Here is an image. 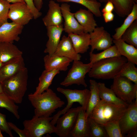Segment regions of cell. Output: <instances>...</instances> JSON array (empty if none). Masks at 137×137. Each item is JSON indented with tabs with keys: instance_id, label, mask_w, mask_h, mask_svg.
<instances>
[{
	"instance_id": "obj_12",
	"label": "cell",
	"mask_w": 137,
	"mask_h": 137,
	"mask_svg": "<svg viewBox=\"0 0 137 137\" xmlns=\"http://www.w3.org/2000/svg\"><path fill=\"white\" fill-rule=\"evenodd\" d=\"M122 134L124 135L137 128V98L129 104L119 119Z\"/></svg>"
},
{
	"instance_id": "obj_10",
	"label": "cell",
	"mask_w": 137,
	"mask_h": 137,
	"mask_svg": "<svg viewBox=\"0 0 137 137\" xmlns=\"http://www.w3.org/2000/svg\"><path fill=\"white\" fill-rule=\"evenodd\" d=\"M8 17L12 22L24 26L33 18L32 14L25 2L10 4Z\"/></svg>"
},
{
	"instance_id": "obj_46",
	"label": "cell",
	"mask_w": 137,
	"mask_h": 137,
	"mask_svg": "<svg viewBox=\"0 0 137 137\" xmlns=\"http://www.w3.org/2000/svg\"><path fill=\"white\" fill-rule=\"evenodd\" d=\"M3 89L2 84L0 83V93L3 92Z\"/></svg>"
},
{
	"instance_id": "obj_48",
	"label": "cell",
	"mask_w": 137,
	"mask_h": 137,
	"mask_svg": "<svg viewBox=\"0 0 137 137\" xmlns=\"http://www.w3.org/2000/svg\"><path fill=\"white\" fill-rule=\"evenodd\" d=\"M3 64L0 61V68L2 66Z\"/></svg>"
},
{
	"instance_id": "obj_22",
	"label": "cell",
	"mask_w": 137,
	"mask_h": 137,
	"mask_svg": "<svg viewBox=\"0 0 137 137\" xmlns=\"http://www.w3.org/2000/svg\"><path fill=\"white\" fill-rule=\"evenodd\" d=\"M113 43L121 56L125 57L128 61L137 64V48L123 41L121 38L113 39Z\"/></svg>"
},
{
	"instance_id": "obj_38",
	"label": "cell",
	"mask_w": 137,
	"mask_h": 137,
	"mask_svg": "<svg viewBox=\"0 0 137 137\" xmlns=\"http://www.w3.org/2000/svg\"><path fill=\"white\" fill-rule=\"evenodd\" d=\"M0 129L2 131L8 134L11 137H13L11 130L8 126L6 116L0 112Z\"/></svg>"
},
{
	"instance_id": "obj_8",
	"label": "cell",
	"mask_w": 137,
	"mask_h": 137,
	"mask_svg": "<svg viewBox=\"0 0 137 137\" xmlns=\"http://www.w3.org/2000/svg\"><path fill=\"white\" fill-rule=\"evenodd\" d=\"M92 65L90 62L84 64L80 61H73L71 68L60 84L65 87L73 84L82 85L87 87V85L85 79V76L90 71Z\"/></svg>"
},
{
	"instance_id": "obj_36",
	"label": "cell",
	"mask_w": 137,
	"mask_h": 137,
	"mask_svg": "<svg viewBox=\"0 0 137 137\" xmlns=\"http://www.w3.org/2000/svg\"><path fill=\"white\" fill-rule=\"evenodd\" d=\"M104 126L108 137H124L120 128L119 120L108 123Z\"/></svg>"
},
{
	"instance_id": "obj_13",
	"label": "cell",
	"mask_w": 137,
	"mask_h": 137,
	"mask_svg": "<svg viewBox=\"0 0 137 137\" xmlns=\"http://www.w3.org/2000/svg\"><path fill=\"white\" fill-rule=\"evenodd\" d=\"M60 7L64 21V31L68 34H80L84 32L83 28L76 19L74 13L71 12L70 5L63 3L61 4Z\"/></svg>"
},
{
	"instance_id": "obj_19",
	"label": "cell",
	"mask_w": 137,
	"mask_h": 137,
	"mask_svg": "<svg viewBox=\"0 0 137 137\" xmlns=\"http://www.w3.org/2000/svg\"><path fill=\"white\" fill-rule=\"evenodd\" d=\"M85 110L82 107L79 111L70 137H90L89 126L85 115Z\"/></svg>"
},
{
	"instance_id": "obj_33",
	"label": "cell",
	"mask_w": 137,
	"mask_h": 137,
	"mask_svg": "<svg viewBox=\"0 0 137 137\" xmlns=\"http://www.w3.org/2000/svg\"><path fill=\"white\" fill-rule=\"evenodd\" d=\"M121 38L126 43L137 48V19L125 30Z\"/></svg>"
},
{
	"instance_id": "obj_21",
	"label": "cell",
	"mask_w": 137,
	"mask_h": 137,
	"mask_svg": "<svg viewBox=\"0 0 137 137\" xmlns=\"http://www.w3.org/2000/svg\"><path fill=\"white\" fill-rule=\"evenodd\" d=\"M74 14L76 19L83 28L84 32L90 33L97 26L93 14L89 10L80 8Z\"/></svg>"
},
{
	"instance_id": "obj_29",
	"label": "cell",
	"mask_w": 137,
	"mask_h": 137,
	"mask_svg": "<svg viewBox=\"0 0 137 137\" xmlns=\"http://www.w3.org/2000/svg\"><path fill=\"white\" fill-rule=\"evenodd\" d=\"M127 16L121 26L115 29V33L112 36L113 39L120 38L125 30L137 19V3L134 4L131 11Z\"/></svg>"
},
{
	"instance_id": "obj_4",
	"label": "cell",
	"mask_w": 137,
	"mask_h": 137,
	"mask_svg": "<svg viewBox=\"0 0 137 137\" xmlns=\"http://www.w3.org/2000/svg\"><path fill=\"white\" fill-rule=\"evenodd\" d=\"M127 107L101 100L89 117L104 126L108 123L119 120Z\"/></svg>"
},
{
	"instance_id": "obj_2",
	"label": "cell",
	"mask_w": 137,
	"mask_h": 137,
	"mask_svg": "<svg viewBox=\"0 0 137 137\" xmlns=\"http://www.w3.org/2000/svg\"><path fill=\"white\" fill-rule=\"evenodd\" d=\"M127 61L125 57L122 56L99 61L92 64L88 73L89 76L98 79H113Z\"/></svg>"
},
{
	"instance_id": "obj_11",
	"label": "cell",
	"mask_w": 137,
	"mask_h": 137,
	"mask_svg": "<svg viewBox=\"0 0 137 137\" xmlns=\"http://www.w3.org/2000/svg\"><path fill=\"white\" fill-rule=\"evenodd\" d=\"M89 33L91 52H93L95 49L104 50L112 46L113 39L103 27H96Z\"/></svg>"
},
{
	"instance_id": "obj_27",
	"label": "cell",
	"mask_w": 137,
	"mask_h": 137,
	"mask_svg": "<svg viewBox=\"0 0 137 137\" xmlns=\"http://www.w3.org/2000/svg\"><path fill=\"white\" fill-rule=\"evenodd\" d=\"M101 2L110 1L113 4L115 12L119 16H127L131 11L133 5L137 0H99Z\"/></svg>"
},
{
	"instance_id": "obj_42",
	"label": "cell",
	"mask_w": 137,
	"mask_h": 137,
	"mask_svg": "<svg viewBox=\"0 0 137 137\" xmlns=\"http://www.w3.org/2000/svg\"><path fill=\"white\" fill-rule=\"evenodd\" d=\"M102 16L104 21L106 23L113 21L114 18V15L112 12L103 13Z\"/></svg>"
},
{
	"instance_id": "obj_26",
	"label": "cell",
	"mask_w": 137,
	"mask_h": 137,
	"mask_svg": "<svg viewBox=\"0 0 137 137\" xmlns=\"http://www.w3.org/2000/svg\"><path fill=\"white\" fill-rule=\"evenodd\" d=\"M60 71L58 70H45L39 78V82L36 88L34 94H41L49 88L52 84L55 76L59 74Z\"/></svg>"
},
{
	"instance_id": "obj_43",
	"label": "cell",
	"mask_w": 137,
	"mask_h": 137,
	"mask_svg": "<svg viewBox=\"0 0 137 137\" xmlns=\"http://www.w3.org/2000/svg\"><path fill=\"white\" fill-rule=\"evenodd\" d=\"M34 3L37 9L40 11L42 7L43 0H34Z\"/></svg>"
},
{
	"instance_id": "obj_40",
	"label": "cell",
	"mask_w": 137,
	"mask_h": 137,
	"mask_svg": "<svg viewBox=\"0 0 137 137\" xmlns=\"http://www.w3.org/2000/svg\"><path fill=\"white\" fill-rule=\"evenodd\" d=\"M9 127L17 133L20 137H29L26 131L24 129L21 130L18 128L15 125L11 122H8Z\"/></svg>"
},
{
	"instance_id": "obj_45",
	"label": "cell",
	"mask_w": 137,
	"mask_h": 137,
	"mask_svg": "<svg viewBox=\"0 0 137 137\" xmlns=\"http://www.w3.org/2000/svg\"><path fill=\"white\" fill-rule=\"evenodd\" d=\"M9 3L12 4L18 2H25L24 0H5Z\"/></svg>"
},
{
	"instance_id": "obj_37",
	"label": "cell",
	"mask_w": 137,
	"mask_h": 137,
	"mask_svg": "<svg viewBox=\"0 0 137 137\" xmlns=\"http://www.w3.org/2000/svg\"><path fill=\"white\" fill-rule=\"evenodd\" d=\"M10 3L5 0H0V26L8 22Z\"/></svg>"
},
{
	"instance_id": "obj_34",
	"label": "cell",
	"mask_w": 137,
	"mask_h": 137,
	"mask_svg": "<svg viewBox=\"0 0 137 137\" xmlns=\"http://www.w3.org/2000/svg\"><path fill=\"white\" fill-rule=\"evenodd\" d=\"M14 101L4 92L0 93V108H4L11 113L18 119L20 118L19 107Z\"/></svg>"
},
{
	"instance_id": "obj_6",
	"label": "cell",
	"mask_w": 137,
	"mask_h": 137,
	"mask_svg": "<svg viewBox=\"0 0 137 137\" xmlns=\"http://www.w3.org/2000/svg\"><path fill=\"white\" fill-rule=\"evenodd\" d=\"M53 117L33 116L30 120H25L23 122L29 137H41L46 134L55 133L56 127L50 123Z\"/></svg>"
},
{
	"instance_id": "obj_20",
	"label": "cell",
	"mask_w": 137,
	"mask_h": 137,
	"mask_svg": "<svg viewBox=\"0 0 137 137\" xmlns=\"http://www.w3.org/2000/svg\"><path fill=\"white\" fill-rule=\"evenodd\" d=\"M45 70H58L65 71L73 61L66 57L53 54L50 56L48 54L43 58Z\"/></svg>"
},
{
	"instance_id": "obj_39",
	"label": "cell",
	"mask_w": 137,
	"mask_h": 137,
	"mask_svg": "<svg viewBox=\"0 0 137 137\" xmlns=\"http://www.w3.org/2000/svg\"><path fill=\"white\" fill-rule=\"evenodd\" d=\"M24 1L30 10L34 19H36L41 16L42 13L37 9L34 5V0H24Z\"/></svg>"
},
{
	"instance_id": "obj_17",
	"label": "cell",
	"mask_w": 137,
	"mask_h": 137,
	"mask_svg": "<svg viewBox=\"0 0 137 137\" xmlns=\"http://www.w3.org/2000/svg\"><path fill=\"white\" fill-rule=\"evenodd\" d=\"M48 9L46 15L42 18V21L46 27L58 26L62 24L63 19L59 4L53 0L49 1Z\"/></svg>"
},
{
	"instance_id": "obj_7",
	"label": "cell",
	"mask_w": 137,
	"mask_h": 137,
	"mask_svg": "<svg viewBox=\"0 0 137 137\" xmlns=\"http://www.w3.org/2000/svg\"><path fill=\"white\" fill-rule=\"evenodd\" d=\"M113 79L111 89L119 98L129 104L137 98V84L120 76H116Z\"/></svg>"
},
{
	"instance_id": "obj_5",
	"label": "cell",
	"mask_w": 137,
	"mask_h": 137,
	"mask_svg": "<svg viewBox=\"0 0 137 137\" xmlns=\"http://www.w3.org/2000/svg\"><path fill=\"white\" fill-rule=\"evenodd\" d=\"M57 90L58 92L65 96L67 103L64 109L59 111L53 116V119L50 121L52 125H55L57 119L60 116L64 114L72 108L73 105L75 102L78 103L86 111L90 95V90L88 89L72 90L64 89L60 87L57 88Z\"/></svg>"
},
{
	"instance_id": "obj_28",
	"label": "cell",
	"mask_w": 137,
	"mask_h": 137,
	"mask_svg": "<svg viewBox=\"0 0 137 137\" xmlns=\"http://www.w3.org/2000/svg\"><path fill=\"white\" fill-rule=\"evenodd\" d=\"M89 81L90 95L85 111V115L87 118L89 116L101 100L99 96L98 83L93 80H90Z\"/></svg>"
},
{
	"instance_id": "obj_35",
	"label": "cell",
	"mask_w": 137,
	"mask_h": 137,
	"mask_svg": "<svg viewBox=\"0 0 137 137\" xmlns=\"http://www.w3.org/2000/svg\"><path fill=\"white\" fill-rule=\"evenodd\" d=\"M90 137H108L104 126L93 119L87 118Z\"/></svg>"
},
{
	"instance_id": "obj_23",
	"label": "cell",
	"mask_w": 137,
	"mask_h": 137,
	"mask_svg": "<svg viewBox=\"0 0 137 137\" xmlns=\"http://www.w3.org/2000/svg\"><path fill=\"white\" fill-rule=\"evenodd\" d=\"M22 54V51L13 43L0 42V61L3 64Z\"/></svg>"
},
{
	"instance_id": "obj_1",
	"label": "cell",
	"mask_w": 137,
	"mask_h": 137,
	"mask_svg": "<svg viewBox=\"0 0 137 137\" xmlns=\"http://www.w3.org/2000/svg\"><path fill=\"white\" fill-rule=\"evenodd\" d=\"M28 98L35 108V115L37 117L50 116L56 109L65 104L49 88L40 94L31 93L28 95Z\"/></svg>"
},
{
	"instance_id": "obj_9",
	"label": "cell",
	"mask_w": 137,
	"mask_h": 137,
	"mask_svg": "<svg viewBox=\"0 0 137 137\" xmlns=\"http://www.w3.org/2000/svg\"><path fill=\"white\" fill-rule=\"evenodd\" d=\"M81 106L70 108L57 120L55 133L60 137H68Z\"/></svg>"
},
{
	"instance_id": "obj_14",
	"label": "cell",
	"mask_w": 137,
	"mask_h": 137,
	"mask_svg": "<svg viewBox=\"0 0 137 137\" xmlns=\"http://www.w3.org/2000/svg\"><path fill=\"white\" fill-rule=\"evenodd\" d=\"M24 26L12 22H6L0 26V42L13 43L20 40Z\"/></svg>"
},
{
	"instance_id": "obj_32",
	"label": "cell",
	"mask_w": 137,
	"mask_h": 137,
	"mask_svg": "<svg viewBox=\"0 0 137 137\" xmlns=\"http://www.w3.org/2000/svg\"><path fill=\"white\" fill-rule=\"evenodd\" d=\"M135 64L128 61L123 65L117 76L124 77L137 84V68Z\"/></svg>"
},
{
	"instance_id": "obj_41",
	"label": "cell",
	"mask_w": 137,
	"mask_h": 137,
	"mask_svg": "<svg viewBox=\"0 0 137 137\" xmlns=\"http://www.w3.org/2000/svg\"><path fill=\"white\" fill-rule=\"evenodd\" d=\"M114 10V7L113 3L110 1H108L106 2L104 7L102 9L101 12L103 13L112 12Z\"/></svg>"
},
{
	"instance_id": "obj_18",
	"label": "cell",
	"mask_w": 137,
	"mask_h": 137,
	"mask_svg": "<svg viewBox=\"0 0 137 137\" xmlns=\"http://www.w3.org/2000/svg\"><path fill=\"white\" fill-rule=\"evenodd\" d=\"M54 54L66 57L73 61H80L81 57L75 51L70 38L65 35L62 37Z\"/></svg>"
},
{
	"instance_id": "obj_44",
	"label": "cell",
	"mask_w": 137,
	"mask_h": 137,
	"mask_svg": "<svg viewBox=\"0 0 137 137\" xmlns=\"http://www.w3.org/2000/svg\"><path fill=\"white\" fill-rule=\"evenodd\" d=\"M127 136L128 137H137V130L133 131L127 134Z\"/></svg>"
},
{
	"instance_id": "obj_31",
	"label": "cell",
	"mask_w": 137,
	"mask_h": 137,
	"mask_svg": "<svg viewBox=\"0 0 137 137\" xmlns=\"http://www.w3.org/2000/svg\"><path fill=\"white\" fill-rule=\"evenodd\" d=\"M53 0L63 3L72 2L78 3L85 7L96 17H100L101 16V12L100 10L101 4L100 2L96 0Z\"/></svg>"
},
{
	"instance_id": "obj_30",
	"label": "cell",
	"mask_w": 137,
	"mask_h": 137,
	"mask_svg": "<svg viewBox=\"0 0 137 137\" xmlns=\"http://www.w3.org/2000/svg\"><path fill=\"white\" fill-rule=\"evenodd\" d=\"M89 56L90 62L92 64L102 60L121 56L114 45L98 53L95 54L90 52Z\"/></svg>"
},
{
	"instance_id": "obj_3",
	"label": "cell",
	"mask_w": 137,
	"mask_h": 137,
	"mask_svg": "<svg viewBox=\"0 0 137 137\" xmlns=\"http://www.w3.org/2000/svg\"><path fill=\"white\" fill-rule=\"evenodd\" d=\"M28 71L26 67L1 84L3 92L16 104L22 102L27 90Z\"/></svg>"
},
{
	"instance_id": "obj_15",
	"label": "cell",
	"mask_w": 137,
	"mask_h": 137,
	"mask_svg": "<svg viewBox=\"0 0 137 137\" xmlns=\"http://www.w3.org/2000/svg\"><path fill=\"white\" fill-rule=\"evenodd\" d=\"M25 67L22 56L4 63L0 68V83H1Z\"/></svg>"
},
{
	"instance_id": "obj_16",
	"label": "cell",
	"mask_w": 137,
	"mask_h": 137,
	"mask_svg": "<svg viewBox=\"0 0 137 137\" xmlns=\"http://www.w3.org/2000/svg\"><path fill=\"white\" fill-rule=\"evenodd\" d=\"M48 40L44 53L50 56L54 53L60 40L62 33L64 31L63 25L46 27Z\"/></svg>"
},
{
	"instance_id": "obj_47",
	"label": "cell",
	"mask_w": 137,
	"mask_h": 137,
	"mask_svg": "<svg viewBox=\"0 0 137 137\" xmlns=\"http://www.w3.org/2000/svg\"><path fill=\"white\" fill-rule=\"evenodd\" d=\"M4 136L3 135L2 133L1 132V130L0 129V137H3Z\"/></svg>"
},
{
	"instance_id": "obj_24",
	"label": "cell",
	"mask_w": 137,
	"mask_h": 137,
	"mask_svg": "<svg viewBox=\"0 0 137 137\" xmlns=\"http://www.w3.org/2000/svg\"><path fill=\"white\" fill-rule=\"evenodd\" d=\"M74 47L78 54H83L87 52L90 44L89 33L83 32L80 34L71 33L68 34Z\"/></svg>"
},
{
	"instance_id": "obj_25",
	"label": "cell",
	"mask_w": 137,
	"mask_h": 137,
	"mask_svg": "<svg viewBox=\"0 0 137 137\" xmlns=\"http://www.w3.org/2000/svg\"><path fill=\"white\" fill-rule=\"evenodd\" d=\"M100 98L106 102L127 107L129 104L119 98L110 88H107L104 83H98Z\"/></svg>"
}]
</instances>
